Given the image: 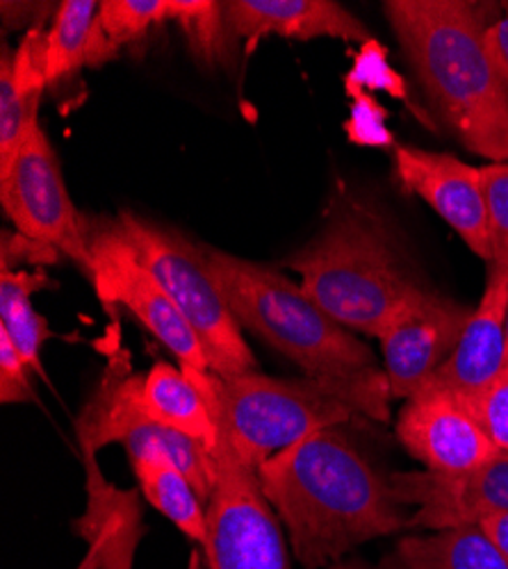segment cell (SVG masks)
Masks as SVG:
<instances>
[{
	"mask_svg": "<svg viewBox=\"0 0 508 569\" xmlns=\"http://www.w3.org/2000/svg\"><path fill=\"white\" fill-rule=\"evenodd\" d=\"M460 401L479 419L495 447L508 453V369L486 390Z\"/></svg>",
	"mask_w": 508,
	"mask_h": 569,
	"instance_id": "obj_27",
	"label": "cell"
},
{
	"mask_svg": "<svg viewBox=\"0 0 508 569\" xmlns=\"http://www.w3.org/2000/svg\"><path fill=\"white\" fill-rule=\"evenodd\" d=\"M508 264H488L484 295L451 358L422 392H447L468 399L486 390L506 371Z\"/></svg>",
	"mask_w": 508,
	"mask_h": 569,
	"instance_id": "obj_15",
	"label": "cell"
},
{
	"mask_svg": "<svg viewBox=\"0 0 508 569\" xmlns=\"http://www.w3.org/2000/svg\"><path fill=\"white\" fill-rule=\"evenodd\" d=\"M142 378L145 373H135L126 360L108 365L99 388L76 419L80 453H99L110 445H121L130 462L162 458L190 479L208 506L217 486V458L201 442L145 415L140 406Z\"/></svg>",
	"mask_w": 508,
	"mask_h": 569,
	"instance_id": "obj_7",
	"label": "cell"
},
{
	"mask_svg": "<svg viewBox=\"0 0 508 569\" xmlns=\"http://www.w3.org/2000/svg\"><path fill=\"white\" fill-rule=\"evenodd\" d=\"M0 401L30 403L34 401L32 371L19 356L10 336L0 328Z\"/></svg>",
	"mask_w": 508,
	"mask_h": 569,
	"instance_id": "obj_29",
	"label": "cell"
},
{
	"mask_svg": "<svg viewBox=\"0 0 508 569\" xmlns=\"http://www.w3.org/2000/svg\"><path fill=\"white\" fill-rule=\"evenodd\" d=\"M265 499L303 569H329L358 547L410 531L390 477L340 431H317L258 467Z\"/></svg>",
	"mask_w": 508,
	"mask_h": 569,
	"instance_id": "obj_1",
	"label": "cell"
},
{
	"mask_svg": "<svg viewBox=\"0 0 508 569\" xmlns=\"http://www.w3.org/2000/svg\"><path fill=\"white\" fill-rule=\"evenodd\" d=\"M365 87L381 89L399 101H408L404 78L390 69L386 49L375 39L362 43L356 64L347 76V91H365Z\"/></svg>",
	"mask_w": 508,
	"mask_h": 569,
	"instance_id": "obj_26",
	"label": "cell"
},
{
	"mask_svg": "<svg viewBox=\"0 0 508 569\" xmlns=\"http://www.w3.org/2000/svg\"><path fill=\"white\" fill-rule=\"evenodd\" d=\"M506 369H508V301H506Z\"/></svg>",
	"mask_w": 508,
	"mask_h": 569,
	"instance_id": "obj_35",
	"label": "cell"
},
{
	"mask_svg": "<svg viewBox=\"0 0 508 569\" xmlns=\"http://www.w3.org/2000/svg\"><path fill=\"white\" fill-rule=\"evenodd\" d=\"M395 433L410 458L438 473L470 471L504 453L468 406L447 392H420L406 399Z\"/></svg>",
	"mask_w": 508,
	"mask_h": 569,
	"instance_id": "obj_14",
	"label": "cell"
},
{
	"mask_svg": "<svg viewBox=\"0 0 508 569\" xmlns=\"http://www.w3.org/2000/svg\"><path fill=\"white\" fill-rule=\"evenodd\" d=\"M58 251L43 247L39 242L28 240L21 232H3V269L0 271H12L17 262L30 260V262H56L58 260Z\"/></svg>",
	"mask_w": 508,
	"mask_h": 569,
	"instance_id": "obj_30",
	"label": "cell"
},
{
	"mask_svg": "<svg viewBox=\"0 0 508 569\" xmlns=\"http://www.w3.org/2000/svg\"><path fill=\"white\" fill-rule=\"evenodd\" d=\"M99 6L97 0H64L60 3L49 30V60H46L49 84L62 82L76 76L82 67H89Z\"/></svg>",
	"mask_w": 508,
	"mask_h": 569,
	"instance_id": "obj_23",
	"label": "cell"
},
{
	"mask_svg": "<svg viewBox=\"0 0 508 569\" xmlns=\"http://www.w3.org/2000/svg\"><path fill=\"white\" fill-rule=\"evenodd\" d=\"M171 17L173 0H103L91 37L89 67L112 60L121 46L140 41L153 28L169 23Z\"/></svg>",
	"mask_w": 508,
	"mask_h": 569,
	"instance_id": "obj_22",
	"label": "cell"
},
{
	"mask_svg": "<svg viewBox=\"0 0 508 569\" xmlns=\"http://www.w3.org/2000/svg\"><path fill=\"white\" fill-rule=\"evenodd\" d=\"M185 39H188L195 56L208 64H217L226 60L228 32L223 19V3L212 0H173V17Z\"/></svg>",
	"mask_w": 508,
	"mask_h": 569,
	"instance_id": "obj_24",
	"label": "cell"
},
{
	"mask_svg": "<svg viewBox=\"0 0 508 569\" xmlns=\"http://www.w3.org/2000/svg\"><path fill=\"white\" fill-rule=\"evenodd\" d=\"M140 406L149 419L201 442L215 456L219 429L212 410L180 365L173 367L167 360L153 362L142 378Z\"/></svg>",
	"mask_w": 508,
	"mask_h": 569,
	"instance_id": "obj_18",
	"label": "cell"
},
{
	"mask_svg": "<svg viewBox=\"0 0 508 569\" xmlns=\"http://www.w3.org/2000/svg\"><path fill=\"white\" fill-rule=\"evenodd\" d=\"M208 267L238 323L292 360L353 412L390 419V386L377 353L321 310L279 269L206 247Z\"/></svg>",
	"mask_w": 508,
	"mask_h": 569,
	"instance_id": "obj_3",
	"label": "cell"
},
{
	"mask_svg": "<svg viewBox=\"0 0 508 569\" xmlns=\"http://www.w3.org/2000/svg\"><path fill=\"white\" fill-rule=\"evenodd\" d=\"M479 527L488 536V540L495 545V549L499 551L504 562L508 565V512L492 515V517L484 519Z\"/></svg>",
	"mask_w": 508,
	"mask_h": 569,
	"instance_id": "obj_32",
	"label": "cell"
},
{
	"mask_svg": "<svg viewBox=\"0 0 508 569\" xmlns=\"http://www.w3.org/2000/svg\"><path fill=\"white\" fill-rule=\"evenodd\" d=\"M481 180L490 223L492 264H508V162L481 167Z\"/></svg>",
	"mask_w": 508,
	"mask_h": 569,
	"instance_id": "obj_25",
	"label": "cell"
},
{
	"mask_svg": "<svg viewBox=\"0 0 508 569\" xmlns=\"http://www.w3.org/2000/svg\"><path fill=\"white\" fill-rule=\"evenodd\" d=\"M384 12L429 103L460 147L508 162V84L488 43L504 8L484 0H386Z\"/></svg>",
	"mask_w": 508,
	"mask_h": 569,
	"instance_id": "obj_2",
	"label": "cell"
},
{
	"mask_svg": "<svg viewBox=\"0 0 508 569\" xmlns=\"http://www.w3.org/2000/svg\"><path fill=\"white\" fill-rule=\"evenodd\" d=\"M353 97V110L351 119L347 121L349 139L362 147H388L392 144V134L386 128L388 112L381 103H377L372 97H367L365 91H349Z\"/></svg>",
	"mask_w": 508,
	"mask_h": 569,
	"instance_id": "obj_28",
	"label": "cell"
},
{
	"mask_svg": "<svg viewBox=\"0 0 508 569\" xmlns=\"http://www.w3.org/2000/svg\"><path fill=\"white\" fill-rule=\"evenodd\" d=\"M112 223L135 258L190 321L206 349L210 371L221 376L258 371L242 326L208 267L203 244H195L178 230L128 210L112 217Z\"/></svg>",
	"mask_w": 508,
	"mask_h": 569,
	"instance_id": "obj_6",
	"label": "cell"
},
{
	"mask_svg": "<svg viewBox=\"0 0 508 569\" xmlns=\"http://www.w3.org/2000/svg\"><path fill=\"white\" fill-rule=\"evenodd\" d=\"M132 471L145 499L201 549L208 542V508L190 479L162 458L135 460Z\"/></svg>",
	"mask_w": 508,
	"mask_h": 569,
	"instance_id": "obj_20",
	"label": "cell"
},
{
	"mask_svg": "<svg viewBox=\"0 0 508 569\" xmlns=\"http://www.w3.org/2000/svg\"><path fill=\"white\" fill-rule=\"evenodd\" d=\"M91 284L106 306H123L185 369L210 371V360L190 321L121 240L112 217H89Z\"/></svg>",
	"mask_w": 508,
	"mask_h": 569,
	"instance_id": "obj_10",
	"label": "cell"
},
{
	"mask_svg": "<svg viewBox=\"0 0 508 569\" xmlns=\"http://www.w3.org/2000/svg\"><path fill=\"white\" fill-rule=\"evenodd\" d=\"M82 467L87 503L73 531L87 542V553L78 569H132L147 531L140 492L117 488L97 453L84 451Z\"/></svg>",
	"mask_w": 508,
	"mask_h": 569,
	"instance_id": "obj_16",
	"label": "cell"
},
{
	"mask_svg": "<svg viewBox=\"0 0 508 569\" xmlns=\"http://www.w3.org/2000/svg\"><path fill=\"white\" fill-rule=\"evenodd\" d=\"M392 176L404 194L420 197L477 258L492 264L481 167L466 164L449 153L397 144Z\"/></svg>",
	"mask_w": 508,
	"mask_h": 569,
	"instance_id": "obj_12",
	"label": "cell"
},
{
	"mask_svg": "<svg viewBox=\"0 0 508 569\" xmlns=\"http://www.w3.org/2000/svg\"><path fill=\"white\" fill-rule=\"evenodd\" d=\"M185 371L212 410L219 447L253 471L308 436L342 426L356 415L345 401L306 376L273 378L260 371L236 376L199 369Z\"/></svg>",
	"mask_w": 508,
	"mask_h": 569,
	"instance_id": "obj_5",
	"label": "cell"
},
{
	"mask_svg": "<svg viewBox=\"0 0 508 569\" xmlns=\"http://www.w3.org/2000/svg\"><path fill=\"white\" fill-rule=\"evenodd\" d=\"M185 569H206V562H203V553L199 547L192 549L190 558H188V565H185Z\"/></svg>",
	"mask_w": 508,
	"mask_h": 569,
	"instance_id": "obj_34",
	"label": "cell"
},
{
	"mask_svg": "<svg viewBox=\"0 0 508 569\" xmlns=\"http://www.w3.org/2000/svg\"><path fill=\"white\" fill-rule=\"evenodd\" d=\"M375 569H508L481 527L401 536Z\"/></svg>",
	"mask_w": 508,
	"mask_h": 569,
	"instance_id": "obj_19",
	"label": "cell"
},
{
	"mask_svg": "<svg viewBox=\"0 0 508 569\" xmlns=\"http://www.w3.org/2000/svg\"><path fill=\"white\" fill-rule=\"evenodd\" d=\"M49 284V276L41 271H0V328L10 336L30 371L41 378H46L41 347L53 333L49 321L34 308L32 295Z\"/></svg>",
	"mask_w": 508,
	"mask_h": 569,
	"instance_id": "obj_21",
	"label": "cell"
},
{
	"mask_svg": "<svg viewBox=\"0 0 508 569\" xmlns=\"http://www.w3.org/2000/svg\"><path fill=\"white\" fill-rule=\"evenodd\" d=\"M217 486L208 501L206 569H292L283 525L265 499L258 471L217 447Z\"/></svg>",
	"mask_w": 508,
	"mask_h": 569,
	"instance_id": "obj_9",
	"label": "cell"
},
{
	"mask_svg": "<svg viewBox=\"0 0 508 569\" xmlns=\"http://www.w3.org/2000/svg\"><path fill=\"white\" fill-rule=\"evenodd\" d=\"M329 569H375V567L369 565L367 560L358 558V556H349V558H345V560L336 562V565H333V567H329Z\"/></svg>",
	"mask_w": 508,
	"mask_h": 569,
	"instance_id": "obj_33",
	"label": "cell"
},
{
	"mask_svg": "<svg viewBox=\"0 0 508 569\" xmlns=\"http://www.w3.org/2000/svg\"><path fill=\"white\" fill-rule=\"evenodd\" d=\"M470 306L429 290L401 310L381 333V360L392 399L420 395L451 358L472 317Z\"/></svg>",
	"mask_w": 508,
	"mask_h": 569,
	"instance_id": "obj_11",
	"label": "cell"
},
{
	"mask_svg": "<svg viewBox=\"0 0 508 569\" xmlns=\"http://www.w3.org/2000/svg\"><path fill=\"white\" fill-rule=\"evenodd\" d=\"M223 19L230 37L249 41L267 34L295 41L327 37L367 43L375 39L372 30L336 0H228Z\"/></svg>",
	"mask_w": 508,
	"mask_h": 569,
	"instance_id": "obj_17",
	"label": "cell"
},
{
	"mask_svg": "<svg viewBox=\"0 0 508 569\" xmlns=\"http://www.w3.org/2000/svg\"><path fill=\"white\" fill-rule=\"evenodd\" d=\"M0 203L17 232L67 256L91 280L94 258L89 249V217L71 201L58 153L39 123L12 167L0 173Z\"/></svg>",
	"mask_w": 508,
	"mask_h": 569,
	"instance_id": "obj_8",
	"label": "cell"
},
{
	"mask_svg": "<svg viewBox=\"0 0 508 569\" xmlns=\"http://www.w3.org/2000/svg\"><path fill=\"white\" fill-rule=\"evenodd\" d=\"M283 264L321 310L377 340L401 310L434 290L381 214L353 201L333 206L327 223Z\"/></svg>",
	"mask_w": 508,
	"mask_h": 569,
	"instance_id": "obj_4",
	"label": "cell"
},
{
	"mask_svg": "<svg viewBox=\"0 0 508 569\" xmlns=\"http://www.w3.org/2000/svg\"><path fill=\"white\" fill-rule=\"evenodd\" d=\"M390 486L401 506H412L410 529L442 531L481 525L508 512V453L460 473L397 471Z\"/></svg>",
	"mask_w": 508,
	"mask_h": 569,
	"instance_id": "obj_13",
	"label": "cell"
},
{
	"mask_svg": "<svg viewBox=\"0 0 508 569\" xmlns=\"http://www.w3.org/2000/svg\"><path fill=\"white\" fill-rule=\"evenodd\" d=\"M501 8H504V12H501L499 21L488 32V43H490L492 58L508 84V3H504Z\"/></svg>",
	"mask_w": 508,
	"mask_h": 569,
	"instance_id": "obj_31",
	"label": "cell"
}]
</instances>
